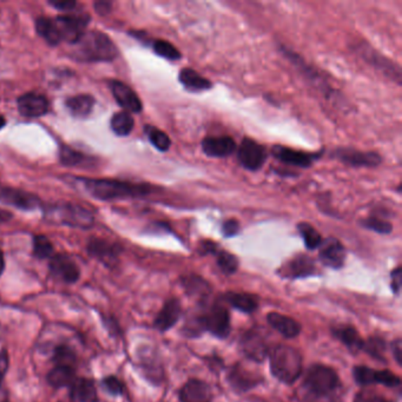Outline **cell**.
Returning a JSON list of instances; mask_svg holds the SVG:
<instances>
[{
    "mask_svg": "<svg viewBox=\"0 0 402 402\" xmlns=\"http://www.w3.org/2000/svg\"><path fill=\"white\" fill-rule=\"evenodd\" d=\"M111 8H113V4L109 3V1H97V3H94V10L99 15H108L111 11Z\"/></svg>",
    "mask_w": 402,
    "mask_h": 402,
    "instance_id": "49",
    "label": "cell"
},
{
    "mask_svg": "<svg viewBox=\"0 0 402 402\" xmlns=\"http://www.w3.org/2000/svg\"><path fill=\"white\" fill-rule=\"evenodd\" d=\"M204 330L215 337H227L230 333V316L228 309L223 306H213L203 315L199 316Z\"/></svg>",
    "mask_w": 402,
    "mask_h": 402,
    "instance_id": "11",
    "label": "cell"
},
{
    "mask_svg": "<svg viewBox=\"0 0 402 402\" xmlns=\"http://www.w3.org/2000/svg\"><path fill=\"white\" fill-rule=\"evenodd\" d=\"M236 153L241 167L248 171L260 170L268 158V151L265 145L260 144L258 142L249 137L243 138Z\"/></svg>",
    "mask_w": 402,
    "mask_h": 402,
    "instance_id": "9",
    "label": "cell"
},
{
    "mask_svg": "<svg viewBox=\"0 0 402 402\" xmlns=\"http://www.w3.org/2000/svg\"><path fill=\"white\" fill-rule=\"evenodd\" d=\"M110 89L113 98L127 113H141L143 110L141 98L129 85L120 80H110Z\"/></svg>",
    "mask_w": 402,
    "mask_h": 402,
    "instance_id": "17",
    "label": "cell"
},
{
    "mask_svg": "<svg viewBox=\"0 0 402 402\" xmlns=\"http://www.w3.org/2000/svg\"><path fill=\"white\" fill-rule=\"evenodd\" d=\"M334 335L353 351H359L363 348L365 341L361 339L359 333L353 327L337 328L334 329Z\"/></svg>",
    "mask_w": 402,
    "mask_h": 402,
    "instance_id": "32",
    "label": "cell"
},
{
    "mask_svg": "<svg viewBox=\"0 0 402 402\" xmlns=\"http://www.w3.org/2000/svg\"><path fill=\"white\" fill-rule=\"evenodd\" d=\"M239 347L243 354L254 360L256 363H262L268 356L269 347L265 337L262 335L261 332L258 330H249L246 334H243L239 342Z\"/></svg>",
    "mask_w": 402,
    "mask_h": 402,
    "instance_id": "13",
    "label": "cell"
},
{
    "mask_svg": "<svg viewBox=\"0 0 402 402\" xmlns=\"http://www.w3.org/2000/svg\"><path fill=\"white\" fill-rule=\"evenodd\" d=\"M315 262L307 255H297L281 269V275L289 279H301L315 274Z\"/></svg>",
    "mask_w": 402,
    "mask_h": 402,
    "instance_id": "21",
    "label": "cell"
},
{
    "mask_svg": "<svg viewBox=\"0 0 402 402\" xmlns=\"http://www.w3.org/2000/svg\"><path fill=\"white\" fill-rule=\"evenodd\" d=\"M44 218L55 225L71 228L89 229L94 225V215L85 208L73 203H56L44 209Z\"/></svg>",
    "mask_w": 402,
    "mask_h": 402,
    "instance_id": "6",
    "label": "cell"
},
{
    "mask_svg": "<svg viewBox=\"0 0 402 402\" xmlns=\"http://www.w3.org/2000/svg\"><path fill=\"white\" fill-rule=\"evenodd\" d=\"M354 51L363 59L366 61L370 65L373 66L377 71H380L384 77H387L389 80H393L398 85H401V68L398 64L387 58L386 56L382 55L380 52L377 51L374 47L370 46L367 43L356 44L354 46Z\"/></svg>",
    "mask_w": 402,
    "mask_h": 402,
    "instance_id": "7",
    "label": "cell"
},
{
    "mask_svg": "<svg viewBox=\"0 0 402 402\" xmlns=\"http://www.w3.org/2000/svg\"><path fill=\"white\" fill-rule=\"evenodd\" d=\"M201 146L204 155L211 158H225L232 156L237 150L235 139L230 136L206 137L201 143Z\"/></svg>",
    "mask_w": 402,
    "mask_h": 402,
    "instance_id": "20",
    "label": "cell"
},
{
    "mask_svg": "<svg viewBox=\"0 0 402 402\" xmlns=\"http://www.w3.org/2000/svg\"><path fill=\"white\" fill-rule=\"evenodd\" d=\"M354 402H388L381 395L375 394L372 391H363L356 395Z\"/></svg>",
    "mask_w": 402,
    "mask_h": 402,
    "instance_id": "45",
    "label": "cell"
},
{
    "mask_svg": "<svg viewBox=\"0 0 402 402\" xmlns=\"http://www.w3.org/2000/svg\"><path fill=\"white\" fill-rule=\"evenodd\" d=\"M0 202L26 211H34L40 207V199L37 196L24 191L22 189L8 187L0 188Z\"/></svg>",
    "mask_w": 402,
    "mask_h": 402,
    "instance_id": "15",
    "label": "cell"
},
{
    "mask_svg": "<svg viewBox=\"0 0 402 402\" xmlns=\"http://www.w3.org/2000/svg\"><path fill=\"white\" fill-rule=\"evenodd\" d=\"M153 50L157 56L168 59V61H180L182 59L181 51L167 40H153Z\"/></svg>",
    "mask_w": 402,
    "mask_h": 402,
    "instance_id": "38",
    "label": "cell"
},
{
    "mask_svg": "<svg viewBox=\"0 0 402 402\" xmlns=\"http://www.w3.org/2000/svg\"><path fill=\"white\" fill-rule=\"evenodd\" d=\"M393 354L398 365H402V344L401 340H396L393 342Z\"/></svg>",
    "mask_w": 402,
    "mask_h": 402,
    "instance_id": "50",
    "label": "cell"
},
{
    "mask_svg": "<svg viewBox=\"0 0 402 402\" xmlns=\"http://www.w3.org/2000/svg\"><path fill=\"white\" fill-rule=\"evenodd\" d=\"M110 127L113 131V134L120 136V137L129 136L134 130V117L127 111L115 113L110 120Z\"/></svg>",
    "mask_w": 402,
    "mask_h": 402,
    "instance_id": "31",
    "label": "cell"
},
{
    "mask_svg": "<svg viewBox=\"0 0 402 402\" xmlns=\"http://www.w3.org/2000/svg\"><path fill=\"white\" fill-rule=\"evenodd\" d=\"M228 379L232 387L241 391H246L250 388L255 387L260 381L258 377H254V374H251V372L244 370L239 365L232 368Z\"/></svg>",
    "mask_w": 402,
    "mask_h": 402,
    "instance_id": "28",
    "label": "cell"
},
{
    "mask_svg": "<svg viewBox=\"0 0 402 402\" xmlns=\"http://www.w3.org/2000/svg\"><path fill=\"white\" fill-rule=\"evenodd\" d=\"M319 249L320 261L322 262L323 265L333 269H340L344 267L346 261V249L339 239L335 237L323 239Z\"/></svg>",
    "mask_w": 402,
    "mask_h": 402,
    "instance_id": "18",
    "label": "cell"
},
{
    "mask_svg": "<svg viewBox=\"0 0 402 402\" xmlns=\"http://www.w3.org/2000/svg\"><path fill=\"white\" fill-rule=\"evenodd\" d=\"M360 225L363 228L368 229V230L377 232L381 235L391 234V230H393L391 223L386 221L384 218H377V216H370V218H365L363 221H360Z\"/></svg>",
    "mask_w": 402,
    "mask_h": 402,
    "instance_id": "40",
    "label": "cell"
},
{
    "mask_svg": "<svg viewBox=\"0 0 402 402\" xmlns=\"http://www.w3.org/2000/svg\"><path fill=\"white\" fill-rule=\"evenodd\" d=\"M178 80L189 92H202L211 90L214 87L211 80L190 68H184L180 71Z\"/></svg>",
    "mask_w": 402,
    "mask_h": 402,
    "instance_id": "23",
    "label": "cell"
},
{
    "mask_svg": "<svg viewBox=\"0 0 402 402\" xmlns=\"http://www.w3.org/2000/svg\"><path fill=\"white\" fill-rule=\"evenodd\" d=\"M89 24L90 15L87 13H70L56 18L40 17L36 20V31L52 46L61 43L73 45L87 32Z\"/></svg>",
    "mask_w": 402,
    "mask_h": 402,
    "instance_id": "1",
    "label": "cell"
},
{
    "mask_svg": "<svg viewBox=\"0 0 402 402\" xmlns=\"http://www.w3.org/2000/svg\"><path fill=\"white\" fill-rule=\"evenodd\" d=\"M353 377L361 386L380 384L387 387H395L400 384V377L389 370H377L368 367L359 366L353 370Z\"/></svg>",
    "mask_w": 402,
    "mask_h": 402,
    "instance_id": "14",
    "label": "cell"
},
{
    "mask_svg": "<svg viewBox=\"0 0 402 402\" xmlns=\"http://www.w3.org/2000/svg\"><path fill=\"white\" fill-rule=\"evenodd\" d=\"M17 108L22 116L27 118H38L45 116L50 110V102L44 94L27 92L18 97Z\"/></svg>",
    "mask_w": 402,
    "mask_h": 402,
    "instance_id": "16",
    "label": "cell"
},
{
    "mask_svg": "<svg viewBox=\"0 0 402 402\" xmlns=\"http://www.w3.org/2000/svg\"><path fill=\"white\" fill-rule=\"evenodd\" d=\"M76 379V370L73 367L56 366L47 374V382L55 388L71 387Z\"/></svg>",
    "mask_w": 402,
    "mask_h": 402,
    "instance_id": "29",
    "label": "cell"
},
{
    "mask_svg": "<svg viewBox=\"0 0 402 402\" xmlns=\"http://www.w3.org/2000/svg\"><path fill=\"white\" fill-rule=\"evenodd\" d=\"M55 255V248L46 236L36 235L33 237V256L39 260L51 258Z\"/></svg>",
    "mask_w": 402,
    "mask_h": 402,
    "instance_id": "37",
    "label": "cell"
},
{
    "mask_svg": "<svg viewBox=\"0 0 402 402\" xmlns=\"http://www.w3.org/2000/svg\"><path fill=\"white\" fill-rule=\"evenodd\" d=\"M184 289L188 291L190 295L195 296H207L211 293V286L208 284L207 281H204L202 277L196 275L185 276L182 279Z\"/></svg>",
    "mask_w": 402,
    "mask_h": 402,
    "instance_id": "35",
    "label": "cell"
},
{
    "mask_svg": "<svg viewBox=\"0 0 402 402\" xmlns=\"http://www.w3.org/2000/svg\"><path fill=\"white\" fill-rule=\"evenodd\" d=\"M71 398L75 402H98L97 389L89 379H76L71 384Z\"/></svg>",
    "mask_w": 402,
    "mask_h": 402,
    "instance_id": "27",
    "label": "cell"
},
{
    "mask_svg": "<svg viewBox=\"0 0 402 402\" xmlns=\"http://www.w3.org/2000/svg\"><path fill=\"white\" fill-rule=\"evenodd\" d=\"M181 402H211L213 391L209 384L203 381L190 380L180 391Z\"/></svg>",
    "mask_w": 402,
    "mask_h": 402,
    "instance_id": "22",
    "label": "cell"
},
{
    "mask_svg": "<svg viewBox=\"0 0 402 402\" xmlns=\"http://www.w3.org/2000/svg\"><path fill=\"white\" fill-rule=\"evenodd\" d=\"M330 157L353 168H377L382 164V156L375 151H363L349 146H339L332 150Z\"/></svg>",
    "mask_w": 402,
    "mask_h": 402,
    "instance_id": "8",
    "label": "cell"
},
{
    "mask_svg": "<svg viewBox=\"0 0 402 402\" xmlns=\"http://www.w3.org/2000/svg\"><path fill=\"white\" fill-rule=\"evenodd\" d=\"M87 249L90 256L102 262L108 267H113L116 265L118 256L122 251L120 246L103 239H91L87 243Z\"/></svg>",
    "mask_w": 402,
    "mask_h": 402,
    "instance_id": "19",
    "label": "cell"
},
{
    "mask_svg": "<svg viewBox=\"0 0 402 402\" xmlns=\"http://www.w3.org/2000/svg\"><path fill=\"white\" fill-rule=\"evenodd\" d=\"M94 98L91 94H77L69 97L65 101L66 109L73 117L85 118L90 116L94 108Z\"/></svg>",
    "mask_w": 402,
    "mask_h": 402,
    "instance_id": "25",
    "label": "cell"
},
{
    "mask_svg": "<svg viewBox=\"0 0 402 402\" xmlns=\"http://www.w3.org/2000/svg\"><path fill=\"white\" fill-rule=\"evenodd\" d=\"M83 184L85 191L94 199L101 201L115 199H137L144 197L153 192V185L146 183H131L118 180H94V178H78Z\"/></svg>",
    "mask_w": 402,
    "mask_h": 402,
    "instance_id": "3",
    "label": "cell"
},
{
    "mask_svg": "<svg viewBox=\"0 0 402 402\" xmlns=\"http://www.w3.org/2000/svg\"><path fill=\"white\" fill-rule=\"evenodd\" d=\"M303 391L308 402H341L342 398V386L337 372L323 365L309 368Z\"/></svg>",
    "mask_w": 402,
    "mask_h": 402,
    "instance_id": "2",
    "label": "cell"
},
{
    "mask_svg": "<svg viewBox=\"0 0 402 402\" xmlns=\"http://www.w3.org/2000/svg\"><path fill=\"white\" fill-rule=\"evenodd\" d=\"M144 132L150 143L161 153H167L171 148V139L164 131L153 125H145Z\"/></svg>",
    "mask_w": 402,
    "mask_h": 402,
    "instance_id": "34",
    "label": "cell"
},
{
    "mask_svg": "<svg viewBox=\"0 0 402 402\" xmlns=\"http://www.w3.org/2000/svg\"><path fill=\"white\" fill-rule=\"evenodd\" d=\"M363 351L377 360H384V342L379 337H372L363 344Z\"/></svg>",
    "mask_w": 402,
    "mask_h": 402,
    "instance_id": "42",
    "label": "cell"
},
{
    "mask_svg": "<svg viewBox=\"0 0 402 402\" xmlns=\"http://www.w3.org/2000/svg\"><path fill=\"white\" fill-rule=\"evenodd\" d=\"M239 229H241L239 222L236 218H229L227 221L223 222V225H222V234L225 237H234V236L239 234Z\"/></svg>",
    "mask_w": 402,
    "mask_h": 402,
    "instance_id": "44",
    "label": "cell"
},
{
    "mask_svg": "<svg viewBox=\"0 0 402 402\" xmlns=\"http://www.w3.org/2000/svg\"><path fill=\"white\" fill-rule=\"evenodd\" d=\"M49 4L57 8L59 11L71 12L76 8L77 3L73 0H50Z\"/></svg>",
    "mask_w": 402,
    "mask_h": 402,
    "instance_id": "46",
    "label": "cell"
},
{
    "mask_svg": "<svg viewBox=\"0 0 402 402\" xmlns=\"http://www.w3.org/2000/svg\"><path fill=\"white\" fill-rule=\"evenodd\" d=\"M54 361L56 363V366H66L73 367L75 368V363H76V354L71 348L68 346H58L55 349V354H54Z\"/></svg>",
    "mask_w": 402,
    "mask_h": 402,
    "instance_id": "41",
    "label": "cell"
},
{
    "mask_svg": "<svg viewBox=\"0 0 402 402\" xmlns=\"http://www.w3.org/2000/svg\"><path fill=\"white\" fill-rule=\"evenodd\" d=\"M103 386L110 394L120 395L123 393V384L116 377H108L103 380Z\"/></svg>",
    "mask_w": 402,
    "mask_h": 402,
    "instance_id": "43",
    "label": "cell"
},
{
    "mask_svg": "<svg viewBox=\"0 0 402 402\" xmlns=\"http://www.w3.org/2000/svg\"><path fill=\"white\" fill-rule=\"evenodd\" d=\"M225 300L234 308L239 309L243 313H248V314L258 309V300L249 294L227 293L225 295Z\"/></svg>",
    "mask_w": 402,
    "mask_h": 402,
    "instance_id": "30",
    "label": "cell"
},
{
    "mask_svg": "<svg viewBox=\"0 0 402 402\" xmlns=\"http://www.w3.org/2000/svg\"><path fill=\"white\" fill-rule=\"evenodd\" d=\"M180 316H181V303L176 299H171L165 302L163 308L158 313L155 320V327L161 332H165L175 326Z\"/></svg>",
    "mask_w": 402,
    "mask_h": 402,
    "instance_id": "24",
    "label": "cell"
},
{
    "mask_svg": "<svg viewBox=\"0 0 402 402\" xmlns=\"http://www.w3.org/2000/svg\"><path fill=\"white\" fill-rule=\"evenodd\" d=\"M49 269H50V274L62 282L75 283L80 279V267L68 255H54L50 258Z\"/></svg>",
    "mask_w": 402,
    "mask_h": 402,
    "instance_id": "12",
    "label": "cell"
},
{
    "mask_svg": "<svg viewBox=\"0 0 402 402\" xmlns=\"http://www.w3.org/2000/svg\"><path fill=\"white\" fill-rule=\"evenodd\" d=\"M216 258H218V265L222 272L227 275H232L236 270L239 269V258L235 255L225 251V250H218L216 253Z\"/></svg>",
    "mask_w": 402,
    "mask_h": 402,
    "instance_id": "39",
    "label": "cell"
},
{
    "mask_svg": "<svg viewBox=\"0 0 402 402\" xmlns=\"http://www.w3.org/2000/svg\"><path fill=\"white\" fill-rule=\"evenodd\" d=\"M5 125H6V120H5L4 116H1V115H0V129H3Z\"/></svg>",
    "mask_w": 402,
    "mask_h": 402,
    "instance_id": "53",
    "label": "cell"
},
{
    "mask_svg": "<svg viewBox=\"0 0 402 402\" xmlns=\"http://www.w3.org/2000/svg\"><path fill=\"white\" fill-rule=\"evenodd\" d=\"M272 155L276 160L290 167L308 169L312 167L315 161L322 156L323 151L320 153H305L300 150L283 146V145H274L272 148Z\"/></svg>",
    "mask_w": 402,
    "mask_h": 402,
    "instance_id": "10",
    "label": "cell"
},
{
    "mask_svg": "<svg viewBox=\"0 0 402 402\" xmlns=\"http://www.w3.org/2000/svg\"><path fill=\"white\" fill-rule=\"evenodd\" d=\"M270 370L277 380L284 384H294L302 373V358L297 349L279 344L270 354Z\"/></svg>",
    "mask_w": 402,
    "mask_h": 402,
    "instance_id": "5",
    "label": "cell"
},
{
    "mask_svg": "<svg viewBox=\"0 0 402 402\" xmlns=\"http://www.w3.org/2000/svg\"><path fill=\"white\" fill-rule=\"evenodd\" d=\"M12 215L6 211H0V222L8 221Z\"/></svg>",
    "mask_w": 402,
    "mask_h": 402,
    "instance_id": "51",
    "label": "cell"
},
{
    "mask_svg": "<svg viewBox=\"0 0 402 402\" xmlns=\"http://www.w3.org/2000/svg\"><path fill=\"white\" fill-rule=\"evenodd\" d=\"M5 269V260L4 255H3V251L0 250V275L4 272Z\"/></svg>",
    "mask_w": 402,
    "mask_h": 402,
    "instance_id": "52",
    "label": "cell"
},
{
    "mask_svg": "<svg viewBox=\"0 0 402 402\" xmlns=\"http://www.w3.org/2000/svg\"><path fill=\"white\" fill-rule=\"evenodd\" d=\"M71 46V56L80 62H111L118 56V49L110 37L97 30L87 31Z\"/></svg>",
    "mask_w": 402,
    "mask_h": 402,
    "instance_id": "4",
    "label": "cell"
},
{
    "mask_svg": "<svg viewBox=\"0 0 402 402\" xmlns=\"http://www.w3.org/2000/svg\"><path fill=\"white\" fill-rule=\"evenodd\" d=\"M391 289L394 293H398V290H400V287H401V279H402V272L401 268L398 267V268L393 270L391 274Z\"/></svg>",
    "mask_w": 402,
    "mask_h": 402,
    "instance_id": "48",
    "label": "cell"
},
{
    "mask_svg": "<svg viewBox=\"0 0 402 402\" xmlns=\"http://www.w3.org/2000/svg\"><path fill=\"white\" fill-rule=\"evenodd\" d=\"M8 370V351H0V384L4 380L5 375Z\"/></svg>",
    "mask_w": 402,
    "mask_h": 402,
    "instance_id": "47",
    "label": "cell"
},
{
    "mask_svg": "<svg viewBox=\"0 0 402 402\" xmlns=\"http://www.w3.org/2000/svg\"><path fill=\"white\" fill-rule=\"evenodd\" d=\"M59 160H61V163L66 167H77V165L85 163L87 156L76 149L71 148L69 145L62 144L59 150Z\"/></svg>",
    "mask_w": 402,
    "mask_h": 402,
    "instance_id": "36",
    "label": "cell"
},
{
    "mask_svg": "<svg viewBox=\"0 0 402 402\" xmlns=\"http://www.w3.org/2000/svg\"><path fill=\"white\" fill-rule=\"evenodd\" d=\"M297 232H300L301 237L303 239L307 249L315 250L321 246L323 241L322 236L310 223L301 222L297 225Z\"/></svg>",
    "mask_w": 402,
    "mask_h": 402,
    "instance_id": "33",
    "label": "cell"
},
{
    "mask_svg": "<svg viewBox=\"0 0 402 402\" xmlns=\"http://www.w3.org/2000/svg\"><path fill=\"white\" fill-rule=\"evenodd\" d=\"M268 323L274 329L277 330L279 334H282L283 337H295L300 334V323H297L295 320L288 316L282 315L279 313H270L267 316Z\"/></svg>",
    "mask_w": 402,
    "mask_h": 402,
    "instance_id": "26",
    "label": "cell"
}]
</instances>
